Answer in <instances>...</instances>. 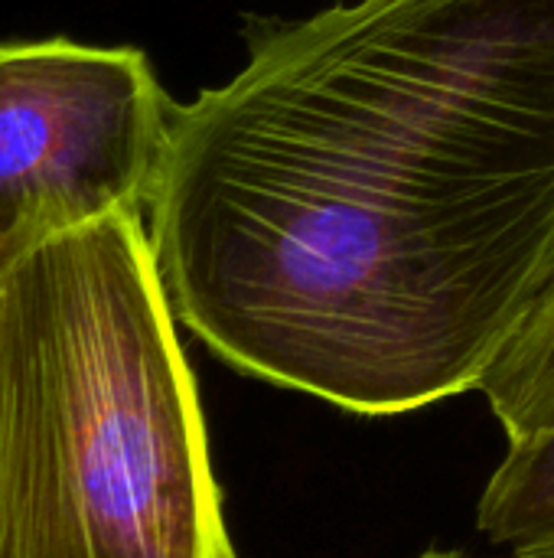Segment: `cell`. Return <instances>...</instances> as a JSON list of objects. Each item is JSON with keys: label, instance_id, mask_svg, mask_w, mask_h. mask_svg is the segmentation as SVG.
<instances>
[{"label": "cell", "instance_id": "obj_6", "mask_svg": "<svg viewBox=\"0 0 554 558\" xmlns=\"http://www.w3.org/2000/svg\"><path fill=\"white\" fill-rule=\"evenodd\" d=\"M421 558H464V556H454V553H428V556Z\"/></svg>", "mask_w": 554, "mask_h": 558}, {"label": "cell", "instance_id": "obj_4", "mask_svg": "<svg viewBox=\"0 0 554 558\" xmlns=\"http://www.w3.org/2000/svg\"><path fill=\"white\" fill-rule=\"evenodd\" d=\"M477 523L513 558H554V428L506 448L480 497Z\"/></svg>", "mask_w": 554, "mask_h": 558}, {"label": "cell", "instance_id": "obj_1", "mask_svg": "<svg viewBox=\"0 0 554 558\" xmlns=\"http://www.w3.org/2000/svg\"><path fill=\"white\" fill-rule=\"evenodd\" d=\"M173 317L356 415L464 392L554 288V0H353L176 105L147 203Z\"/></svg>", "mask_w": 554, "mask_h": 558}, {"label": "cell", "instance_id": "obj_3", "mask_svg": "<svg viewBox=\"0 0 554 558\" xmlns=\"http://www.w3.org/2000/svg\"><path fill=\"white\" fill-rule=\"evenodd\" d=\"M173 114L140 49L0 43V278L69 232L144 216Z\"/></svg>", "mask_w": 554, "mask_h": 558}, {"label": "cell", "instance_id": "obj_5", "mask_svg": "<svg viewBox=\"0 0 554 558\" xmlns=\"http://www.w3.org/2000/svg\"><path fill=\"white\" fill-rule=\"evenodd\" d=\"M509 445L554 428V288L480 379Z\"/></svg>", "mask_w": 554, "mask_h": 558}, {"label": "cell", "instance_id": "obj_2", "mask_svg": "<svg viewBox=\"0 0 554 558\" xmlns=\"http://www.w3.org/2000/svg\"><path fill=\"white\" fill-rule=\"evenodd\" d=\"M0 558H235L137 213L0 278Z\"/></svg>", "mask_w": 554, "mask_h": 558}]
</instances>
